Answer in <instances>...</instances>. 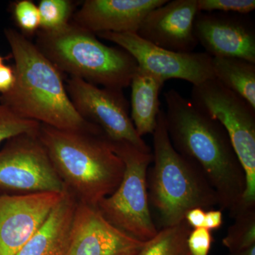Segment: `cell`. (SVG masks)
I'll list each match as a JSON object with an SVG mask.
<instances>
[{"label":"cell","mask_w":255,"mask_h":255,"mask_svg":"<svg viewBox=\"0 0 255 255\" xmlns=\"http://www.w3.org/2000/svg\"><path fill=\"white\" fill-rule=\"evenodd\" d=\"M75 3L70 0H41L38 5L40 29L55 31L66 26L73 15Z\"/></svg>","instance_id":"obj_21"},{"label":"cell","mask_w":255,"mask_h":255,"mask_svg":"<svg viewBox=\"0 0 255 255\" xmlns=\"http://www.w3.org/2000/svg\"><path fill=\"white\" fill-rule=\"evenodd\" d=\"M77 204L66 188L58 205L16 255H68Z\"/></svg>","instance_id":"obj_16"},{"label":"cell","mask_w":255,"mask_h":255,"mask_svg":"<svg viewBox=\"0 0 255 255\" xmlns=\"http://www.w3.org/2000/svg\"><path fill=\"white\" fill-rule=\"evenodd\" d=\"M228 255H255V246L244 250V251L230 253Z\"/></svg>","instance_id":"obj_29"},{"label":"cell","mask_w":255,"mask_h":255,"mask_svg":"<svg viewBox=\"0 0 255 255\" xmlns=\"http://www.w3.org/2000/svg\"><path fill=\"white\" fill-rule=\"evenodd\" d=\"M38 133L21 134L5 142L0 150V194L62 193L66 189Z\"/></svg>","instance_id":"obj_8"},{"label":"cell","mask_w":255,"mask_h":255,"mask_svg":"<svg viewBox=\"0 0 255 255\" xmlns=\"http://www.w3.org/2000/svg\"><path fill=\"white\" fill-rule=\"evenodd\" d=\"M233 218L235 222L223 239V246L230 253L255 246V206L240 209Z\"/></svg>","instance_id":"obj_20"},{"label":"cell","mask_w":255,"mask_h":255,"mask_svg":"<svg viewBox=\"0 0 255 255\" xmlns=\"http://www.w3.org/2000/svg\"><path fill=\"white\" fill-rule=\"evenodd\" d=\"M214 79L255 108V63L244 59L212 57Z\"/></svg>","instance_id":"obj_18"},{"label":"cell","mask_w":255,"mask_h":255,"mask_svg":"<svg viewBox=\"0 0 255 255\" xmlns=\"http://www.w3.org/2000/svg\"><path fill=\"white\" fill-rule=\"evenodd\" d=\"M152 135V166L147 171L149 204L158 216L162 228L184 221L194 208L211 209L219 206V199L203 171L174 148L161 110Z\"/></svg>","instance_id":"obj_4"},{"label":"cell","mask_w":255,"mask_h":255,"mask_svg":"<svg viewBox=\"0 0 255 255\" xmlns=\"http://www.w3.org/2000/svg\"><path fill=\"white\" fill-rule=\"evenodd\" d=\"M65 191L0 194V255L17 254L58 205Z\"/></svg>","instance_id":"obj_11"},{"label":"cell","mask_w":255,"mask_h":255,"mask_svg":"<svg viewBox=\"0 0 255 255\" xmlns=\"http://www.w3.org/2000/svg\"><path fill=\"white\" fill-rule=\"evenodd\" d=\"M191 228L185 220L171 227L162 228L137 255H191L187 239Z\"/></svg>","instance_id":"obj_19"},{"label":"cell","mask_w":255,"mask_h":255,"mask_svg":"<svg viewBox=\"0 0 255 255\" xmlns=\"http://www.w3.org/2000/svg\"><path fill=\"white\" fill-rule=\"evenodd\" d=\"M65 86L77 112L100 128L110 140L129 142L144 152H152L135 130L123 90L96 86L70 77Z\"/></svg>","instance_id":"obj_9"},{"label":"cell","mask_w":255,"mask_h":255,"mask_svg":"<svg viewBox=\"0 0 255 255\" xmlns=\"http://www.w3.org/2000/svg\"><path fill=\"white\" fill-rule=\"evenodd\" d=\"M37 48L60 72L96 86L123 90L138 65L125 50L107 46L73 22L55 31L38 30Z\"/></svg>","instance_id":"obj_5"},{"label":"cell","mask_w":255,"mask_h":255,"mask_svg":"<svg viewBox=\"0 0 255 255\" xmlns=\"http://www.w3.org/2000/svg\"><path fill=\"white\" fill-rule=\"evenodd\" d=\"M194 33L210 56L241 58L255 63V25L248 15L199 12Z\"/></svg>","instance_id":"obj_12"},{"label":"cell","mask_w":255,"mask_h":255,"mask_svg":"<svg viewBox=\"0 0 255 255\" xmlns=\"http://www.w3.org/2000/svg\"><path fill=\"white\" fill-rule=\"evenodd\" d=\"M206 211L201 208H194L189 210L186 214V222L191 228V229L204 228L205 221Z\"/></svg>","instance_id":"obj_27"},{"label":"cell","mask_w":255,"mask_h":255,"mask_svg":"<svg viewBox=\"0 0 255 255\" xmlns=\"http://www.w3.org/2000/svg\"><path fill=\"white\" fill-rule=\"evenodd\" d=\"M4 60L5 58H3L2 56H1V55H0V66H1V65H4Z\"/></svg>","instance_id":"obj_30"},{"label":"cell","mask_w":255,"mask_h":255,"mask_svg":"<svg viewBox=\"0 0 255 255\" xmlns=\"http://www.w3.org/2000/svg\"><path fill=\"white\" fill-rule=\"evenodd\" d=\"M145 243L114 226L97 207L78 201L68 255H137Z\"/></svg>","instance_id":"obj_13"},{"label":"cell","mask_w":255,"mask_h":255,"mask_svg":"<svg viewBox=\"0 0 255 255\" xmlns=\"http://www.w3.org/2000/svg\"><path fill=\"white\" fill-rule=\"evenodd\" d=\"M199 12L248 15L255 9V0H197Z\"/></svg>","instance_id":"obj_24"},{"label":"cell","mask_w":255,"mask_h":255,"mask_svg":"<svg viewBox=\"0 0 255 255\" xmlns=\"http://www.w3.org/2000/svg\"><path fill=\"white\" fill-rule=\"evenodd\" d=\"M164 98V121L172 146L200 167L217 194L220 209L234 217L246 192V177L227 131L177 90L166 92Z\"/></svg>","instance_id":"obj_1"},{"label":"cell","mask_w":255,"mask_h":255,"mask_svg":"<svg viewBox=\"0 0 255 255\" xmlns=\"http://www.w3.org/2000/svg\"><path fill=\"white\" fill-rule=\"evenodd\" d=\"M38 135L64 185L78 202L97 207L122 182L123 160L102 130H60L41 124Z\"/></svg>","instance_id":"obj_3"},{"label":"cell","mask_w":255,"mask_h":255,"mask_svg":"<svg viewBox=\"0 0 255 255\" xmlns=\"http://www.w3.org/2000/svg\"><path fill=\"white\" fill-rule=\"evenodd\" d=\"M191 101L226 129L246 173L241 209L255 206V108L216 79L193 86Z\"/></svg>","instance_id":"obj_7"},{"label":"cell","mask_w":255,"mask_h":255,"mask_svg":"<svg viewBox=\"0 0 255 255\" xmlns=\"http://www.w3.org/2000/svg\"><path fill=\"white\" fill-rule=\"evenodd\" d=\"M15 82L14 69L13 66L2 65L0 66V95L7 93L12 89Z\"/></svg>","instance_id":"obj_26"},{"label":"cell","mask_w":255,"mask_h":255,"mask_svg":"<svg viewBox=\"0 0 255 255\" xmlns=\"http://www.w3.org/2000/svg\"><path fill=\"white\" fill-rule=\"evenodd\" d=\"M197 0H173L145 16L136 34L156 46L178 53H192L199 44L194 22Z\"/></svg>","instance_id":"obj_14"},{"label":"cell","mask_w":255,"mask_h":255,"mask_svg":"<svg viewBox=\"0 0 255 255\" xmlns=\"http://www.w3.org/2000/svg\"><path fill=\"white\" fill-rule=\"evenodd\" d=\"M111 142L125 169L119 187L101 200L97 208L121 231L139 241H150L158 232L151 216L147 194V175L152 162V152H144L127 142Z\"/></svg>","instance_id":"obj_6"},{"label":"cell","mask_w":255,"mask_h":255,"mask_svg":"<svg viewBox=\"0 0 255 255\" xmlns=\"http://www.w3.org/2000/svg\"><path fill=\"white\" fill-rule=\"evenodd\" d=\"M13 18L22 34L37 33L40 29V15L38 5L31 0H19L11 7Z\"/></svg>","instance_id":"obj_23"},{"label":"cell","mask_w":255,"mask_h":255,"mask_svg":"<svg viewBox=\"0 0 255 255\" xmlns=\"http://www.w3.org/2000/svg\"><path fill=\"white\" fill-rule=\"evenodd\" d=\"M164 82L140 67L132 79L130 117L139 136L152 134L155 130L161 111L159 92Z\"/></svg>","instance_id":"obj_17"},{"label":"cell","mask_w":255,"mask_h":255,"mask_svg":"<svg viewBox=\"0 0 255 255\" xmlns=\"http://www.w3.org/2000/svg\"><path fill=\"white\" fill-rule=\"evenodd\" d=\"M41 124L18 117L0 102V145L21 134L38 133Z\"/></svg>","instance_id":"obj_22"},{"label":"cell","mask_w":255,"mask_h":255,"mask_svg":"<svg viewBox=\"0 0 255 255\" xmlns=\"http://www.w3.org/2000/svg\"><path fill=\"white\" fill-rule=\"evenodd\" d=\"M167 0H87L73 14V21L94 34L134 33L152 10Z\"/></svg>","instance_id":"obj_15"},{"label":"cell","mask_w":255,"mask_h":255,"mask_svg":"<svg viewBox=\"0 0 255 255\" xmlns=\"http://www.w3.org/2000/svg\"><path fill=\"white\" fill-rule=\"evenodd\" d=\"M223 222V212L221 209H209L206 211L204 228L211 231L219 229L222 226Z\"/></svg>","instance_id":"obj_28"},{"label":"cell","mask_w":255,"mask_h":255,"mask_svg":"<svg viewBox=\"0 0 255 255\" xmlns=\"http://www.w3.org/2000/svg\"><path fill=\"white\" fill-rule=\"evenodd\" d=\"M4 36L14 60L12 89L0 102L18 117L60 130L97 131L74 108L61 72L21 32L6 28Z\"/></svg>","instance_id":"obj_2"},{"label":"cell","mask_w":255,"mask_h":255,"mask_svg":"<svg viewBox=\"0 0 255 255\" xmlns=\"http://www.w3.org/2000/svg\"><path fill=\"white\" fill-rule=\"evenodd\" d=\"M214 243L211 231L205 228L192 229L187 239V246L191 255H209Z\"/></svg>","instance_id":"obj_25"},{"label":"cell","mask_w":255,"mask_h":255,"mask_svg":"<svg viewBox=\"0 0 255 255\" xmlns=\"http://www.w3.org/2000/svg\"><path fill=\"white\" fill-rule=\"evenodd\" d=\"M96 36L112 42L128 52L140 68L166 80L179 79L199 85L214 79L211 60L206 53H178L156 46L136 33L104 32Z\"/></svg>","instance_id":"obj_10"}]
</instances>
